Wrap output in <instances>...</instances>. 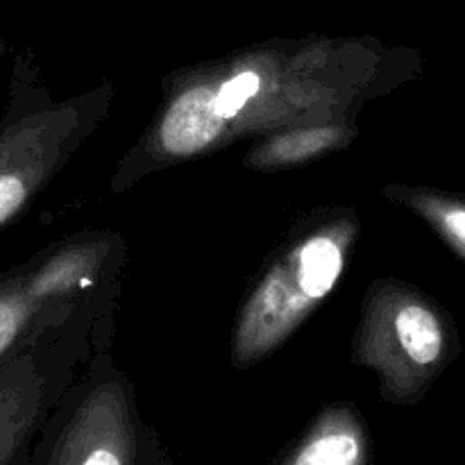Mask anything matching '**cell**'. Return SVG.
<instances>
[{"instance_id":"ba28073f","label":"cell","mask_w":465,"mask_h":465,"mask_svg":"<svg viewBox=\"0 0 465 465\" xmlns=\"http://www.w3.org/2000/svg\"><path fill=\"white\" fill-rule=\"evenodd\" d=\"M16 375L0 377V463L12 457L27 420V386Z\"/></svg>"},{"instance_id":"8992f818","label":"cell","mask_w":465,"mask_h":465,"mask_svg":"<svg viewBox=\"0 0 465 465\" xmlns=\"http://www.w3.org/2000/svg\"><path fill=\"white\" fill-rule=\"evenodd\" d=\"M45 298L48 295H41L35 289L32 275L27 280L0 284V357H5L23 331L36 321Z\"/></svg>"},{"instance_id":"5b68a950","label":"cell","mask_w":465,"mask_h":465,"mask_svg":"<svg viewBox=\"0 0 465 465\" xmlns=\"http://www.w3.org/2000/svg\"><path fill=\"white\" fill-rule=\"evenodd\" d=\"M363 440L357 425L345 416H327L307 443L293 457V463L352 465L361 461Z\"/></svg>"},{"instance_id":"9c48e42d","label":"cell","mask_w":465,"mask_h":465,"mask_svg":"<svg viewBox=\"0 0 465 465\" xmlns=\"http://www.w3.org/2000/svg\"><path fill=\"white\" fill-rule=\"evenodd\" d=\"M413 204L448 241L450 248L465 259V200L440 193H420Z\"/></svg>"},{"instance_id":"3957f363","label":"cell","mask_w":465,"mask_h":465,"mask_svg":"<svg viewBox=\"0 0 465 465\" xmlns=\"http://www.w3.org/2000/svg\"><path fill=\"white\" fill-rule=\"evenodd\" d=\"M50 118L0 127V227L12 221L39 184L53 154Z\"/></svg>"},{"instance_id":"52a82bcc","label":"cell","mask_w":465,"mask_h":465,"mask_svg":"<svg viewBox=\"0 0 465 465\" xmlns=\"http://www.w3.org/2000/svg\"><path fill=\"white\" fill-rule=\"evenodd\" d=\"M341 132L331 127L322 130H302L293 134L277 136V139L263 143L257 153L250 154V162L263 163V166H282V163H295L312 159L325 150L334 148L341 143Z\"/></svg>"},{"instance_id":"6da1fadb","label":"cell","mask_w":465,"mask_h":465,"mask_svg":"<svg viewBox=\"0 0 465 465\" xmlns=\"http://www.w3.org/2000/svg\"><path fill=\"white\" fill-rule=\"evenodd\" d=\"M350 227H327L304 239L268 271L250 298L236 330V361L250 363L277 348L313 304L339 282L350 243Z\"/></svg>"},{"instance_id":"30bf717a","label":"cell","mask_w":465,"mask_h":465,"mask_svg":"<svg viewBox=\"0 0 465 465\" xmlns=\"http://www.w3.org/2000/svg\"><path fill=\"white\" fill-rule=\"evenodd\" d=\"M259 80L257 73L252 71H243L239 75L230 77L221 89L216 91V112L221 114L223 118H234L241 109L245 107L250 98L259 91Z\"/></svg>"},{"instance_id":"277c9868","label":"cell","mask_w":465,"mask_h":465,"mask_svg":"<svg viewBox=\"0 0 465 465\" xmlns=\"http://www.w3.org/2000/svg\"><path fill=\"white\" fill-rule=\"evenodd\" d=\"M225 118L216 112V94L209 86L184 91L162 121V145L173 157H189L207 148L223 132Z\"/></svg>"},{"instance_id":"7a4b0ae2","label":"cell","mask_w":465,"mask_h":465,"mask_svg":"<svg viewBox=\"0 0 465 465\" xmlns=\"http://www.w3.org/2000/svg\"><path fill=\"white\" fill-rule=\"evenodd\" d=\"M381 368L386 372H407L409 389H418L440 372L452 359L454 334L450 322L434 304L407 295L389 313L384 327Z\"/></svg>"}]
</instances>
